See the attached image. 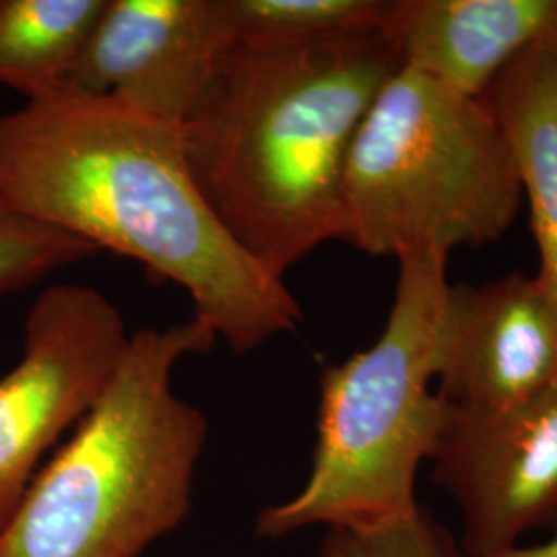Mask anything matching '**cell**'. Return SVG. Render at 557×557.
<instances>
[{
  "label": "cell",
  "mask_w": 557,
  "mask_h": 557,
  "mask_svg": "<svg viewBox=\"0 0 557 557\" xmlns=\"http://www.w3.org/2000/svg\"><path fill=\"white\" fill-rule=\"evenodd\" d=\"M0 197L151 275L236 354L294 331L298 299L250 259L190 176L180 128L110 98L60 89L0 112Z\"/></svg>",
  "instance_id": "1"
},
{
  "label": "cell",
  "mask_w": 557,
  "mask_h": 557,
  "mask_svg": "<svg viewBox=\"0 0 557 557\" xmlns=\"http://www.w3.org/2000/svg\"><path fill=\"white\" fill-rule=\"evenodd\" d=\"M400 66L380 29L221 54L180 139L202 199L269 275L341 236L351 143Z\"/></svg>",
  "instance_id": "2"
},
{
  "label": "cell",
  "mask_w": 557,
  "mask_h": 557,
  "mask_svg": "<svg viewBox=\"0 0 557 557\" xmlns=\"http://www.w3.org/2000/svg\"><path fill=\"white\" fill-rule=\"evenodd\" d=\"M215 341L195 317L131 335L100 400L0 531V557H140L184 524L209 421L172 379Z\"/></svg>",
  "instance_id": "3"
},
{
  "label": "cell",
  "mask_w": 557,
  "mask_h": 557,
  "mask_svg": "<svg viewBox=\"0 0 557 557\" xmlns=\"http://www.w3.org/2000/svg\"><path fill=\"white\" fill-rule=\"evenodd\" d=\"M398 260L391 314L376 343L320 376L319 440L310 475L287 502L262 508V539L310 527H374L413 517L416 483L446 419L434 391L446 349V262Z\"/></svg>",
  "instance_id": "4"
},
{
  "label": "cell",
  "mask_w": 557,
  "mask_h": 557,
  "mask_svg": "<svg viewBox=\"0 0 557 557\" xmlns=\"http://www.w3.org/2000/svg\"><path fill=\"white\" fill-rule=\"evenodd\" d=\"M522 202L515 151L483 100L400 66L351 143L338 242L376 259H448L502 239Z\"/></svg>",
  "instance_id": "5"
},
{
  "label": "cell",
  "mask_w": 557,
  "mask_h": 557,
  "mask_svg": "<svg viewBox=\"0 0 557 557\" xmlns=\"http://www.w3.org/2000/svg\"><path fill=\"white\" fill-rule=\"evenodd\" d=\"M128 345L119 308L91 285L59 283L34 299L23 356L0 379V531L41 458L100 400Z\"/></svg>",
  "instance_id": "6"
},
{
  "label": "cell",
  "mask_w": 557,
  "mask_h": 557,
  "mask_svg": "<svg viewBox=\"0 0 557 557\" xmlns=\"http://www.w3.org/2000/svg\"><path fill=\"white\" fill-rule=\"evenodd\" d=\"M446 407L430 462L460 512L465 556H498L557 531V386L499 411Z\"/></svg>",
  "instance_id": "7"
},
{
  "label": "cell",
  "mask_w": 557,
  "mask_h": 557,
  "mask_svg": "<svg viewBox=\"0 0 557 557\" xmlns=\"http://www.w3.org/2000/svg\"><path fill=\"white\" fill-rule=\"evenodd\" d=\"M225 50L215 0H106L64 89L180 126Z\"/></svg>",
  "instance_id": "8"
},
{
  "label": "cell",
  "mask_w": 557,
  "mask_h": 557,
  "mask_svg": "<svg viewBox=\"0 0 557 557\" xmlns=\"http://www.w3.org/2000/svg\"><path fill=\"white\" fill-rule=\"evenodd\" d=\"M557 386V310L535 275L448 285L442 400L499 411Z\"/></svg>",
  "instance_id": "9"
},
{
  "label": "cell",
  "mask_w": 557,
  "mask_h": 557,
  "mask_svg": "<svg viewBox=\"0 0 557 557\" xmlns=\"http://www.w3.org/2000/svg\"><path fill=\"white\" fill-rule=\"evenodd\" d=\"M380 32L403 66L481 100L512 60L557 32V0H386Z\"/></svg>",
  "instance_id": "10"
},
{
  "label": "cell",
  "mask_w": 557,
  "mask_h": 557,
  "mask_svg": "<svg viewBox=\"0 0 557 557\" xmlns=\"http://www.w3.org/2000/svg\"><path fill=\"white\" fill-rule=\"evenodd\" d=\"M481 100L515 151L537 244L535 278L557 310V32L512 60Z\"/></svg>",
  "instance_id": "11"
},
{
  "label": "cell",
  "mask_w": 557,
  "mask_h": 557,
  "mask_svg": "<svg viewBox=\"0 0 557 557\" xmlns=\"http://www.w3.org/2000/svg\"><path fill=\"white\" fill-rule=\"evenodd\" d=\"M106 0H0V85L38 100L66 87Z\"/></svg>",
  "instance_id": "12"
},
{
  "label": "cell",
  "mask_w": 557,
  "mask_h": 557,
  "mask_svg": "<svg viewBox=\"0 0 557 557\" xmlns=\"http://www.w3.org/2000/svg\"><path fill=\"white\" fill-rule=\"evenodd\" d=\"M227 48H289L380 29L386 0H215Z\"/></svg>",
  "instance_id": "13"
},
{
  "label": "cell",
  "mask_w": 557,
  "mask_h": 557,
  "mask_svg": "<svg viewBox=\"0 0 557 557\" xmlns=\"http://www.w3.org/2000/svg\"><path fill=\"white\" fill-rule=\"evenodd\" d=\"M100 252L96 244L32 220L0 197V296L27 289L62 267Z\"/></svg>",
  "instance_id": "14"
},
{
  "label": "cell",
  "mask_w": 557,
  "mask_h": 557,
  "mask_svg": "<svg viewBox=\"0 0 557 557\" xmlns=\"http://www.w3.org/2000/svg\"><path fill=\"white\" fill-rule=\"evenodd\" d=\"M317 557H467L458 539L419 506L413 517L374 527H329Z\"/></svg>",
  "instance_id": "15"
},
{
  "label": "cell",
  "mask_w": 557,
  "mask_h": 557,
  "mask_svg": "<svg viewBox=\"0 0 557 557\" xmlns=\"http://www.w3.org/2000/svg\"><path fill=\"white\" fill-rule=\"evenodd\" d=\"M494 557H557V531L556 535L537 545H517L512 549H506Z\"/></svg>",
  "instance_id": "16"
}]
</instances>
